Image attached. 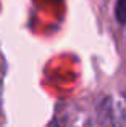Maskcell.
<instances>
[{"label":"cell","instance_id":"cell-1","mask_svg":"<svg viewBox=\"0 0 126 127\" xmlns=\"http://www.w3.org/2000/svg\"><path fill=\"white\" fill-rule=\"evenodd\" d=\"M99 119L104 127H126V95H112L102 101Z\"/></svg>","mask_w":126,"mask_h":127},{"label":"cell","instance_id":"cell-2","mask_svg":"<svg viewBox=\"0 0 126 127\" xmlns=\"http://www.w3.org/2000/svg\"><path fill=\"white\" fill-rule=\"evenodd\" d=\"M115 16L120 23L126 24V0H117L115 5Z\"/></svg>","mask_w":126,"mask_h":127}]
</instances>
